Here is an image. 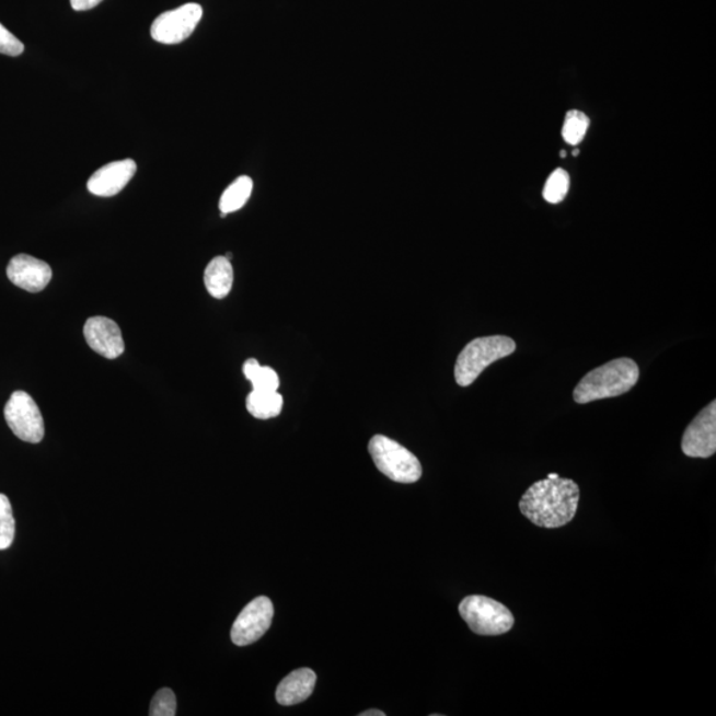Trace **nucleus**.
I'll use <instances>...</instances> for the list:
<instances>
[{
    "label": "nucleus",
    "instance_id": "obj_21",
    "mask_svg": "<svg viewBox=\"0 0 716 716\" xmlns=\"http://www.w3.org/2000/svg\"><path fill=\"white\" fill-rule=\"evenodd\" d=\"M177 714V700L171 689H161L150 703V716H174Z\"/></svg>",
    "mask_w": 716,
    "mask_h": 716
},
{
    "label": "nucleus",
    "instance_id": "obj_19",
    "mask_svg": "<svg viewBox=\"0 0 716 716\" xmlns=\"http://www.w3.org/2000/svg\"><path fill=\"white\" fill-rule=\"evenodd\" d=\"M569 185V174L564 169H556L546 181L543 192L544 199L550 204H561L568 194Z\"/></svg>",
    "mask_w": 716,
    "mask_h": 716
},
{
    "label": "nucleus",
    "instance_id": "obj_13",
    "mask_svg": "<svg viewBox=\"0 0 716 716\" xmlns=\"http://www.w3.org/2000/svg\"><path fill=\"white\" fill-rule=\"evenodd\" d=\"M316 674L311 669H298L282 680L276 690V701L281 706H293L304 702L316 686Z\"/></svg>",
    "mask_w": 716,
    "mask_h": 716
},
{
    "label": "nucleus",
    "instance_id": "obj_4",
    "mask_svg": "<svg viewBox=\"0 0 716 716\" xmlns=\"http://www.w3.org/2000/svg\"><path fill=\"white\" fill-rule=\"evenodd\" d=\"M369 452L376 467L382 474L399 483H416L423 476V466L412 451L385 436H374L369 442Z\"/></svg>",
    "mask_w": 716,
    "mask_h": 716
},
{
    "label": "nucleus",
    "instance_id": "obj_24",
    "mask_svg": "<svg viewBox=\"0 0 716 716\" xmlns=\"http://www.w3.org/2000/svg\"><path fill=\"white\" fill-rule=\"evenodd\" d=\"M360 716H385V713L380 712V709H368V712L361 713Z\"/></svg>",
    "mask_w": 716,
    "mask_h": 716
},
{
    "label": "nucleus",
    "instance_id": "obj_23",
    "mask_svg": "<svg viewBox=\"0 0 716 716\" xmlns=\"http://www.w3.org/2000/svg\"><path fill=\"white\" fill-rule=\"evenodd\" d=\"M102 2L103 0H71V5L74 11H88Z\"/></svg>",
    "mask_w": 716,
    "mask_h": 716
},
{
    "label": "nucleus",
    "instance_id": "obj_2",
    "mask_svg": "<svg viewBox=\"0 0 716 716\" xmlns=\"http://www.w3.org/2000/svg\"><path fill=\"white\" fill-rule=\"evenodd\" d=\"M639 379V369L632 358H617L596 368L582 377L574 392L577 404L619 397L634 388Z\"/></svg>",
    "mask_w": 716,
    "mask_h": 716
},
{
    "label": "nucleus",
    "instance_id": "obj_17",
    "mask_svg": "<svg viewBox=\"0 0 716 716\" xmlns=\"http://www.w3.org/2000/svg\"><path fill=\"white\" fill-rule=\"evenodd\" d=\"M243 373L253 384V391L278 392L280 381L278 373L273 368L261 367L255 358H249L243 366Z\"/></svg>",
    "mask_w": 716,
    "mask_h": 716
},
{
    "label": "nucleus",
    "instance_id": "obj_14",
    "mask_svg": "<svg viewBox=\"0 0 716 716\" xmlns=\"http://www.w3.org/2000/svg\"><path fill=\"white\" fill-rule=\"evenodd\" d=\"M234 282V269L226 256L213 257L205 269L207 292L216 299H224L231 292Z\"/></svg>",
    "mask_w": 716,
    "mask_h": 716
},
{
    "label": "nucleus",
    "instance_id": "obj_11",
    "mask_svg": "<svg viewBox=\"0 0 716 716\" xmlns=\"http://www.w3.org/2000/svg\"><path fill=\"white\" fill-rule=\"evenodd\" d=\"M86 344L109 360L122 356L125 350L123 333L113 320L104 316L88 319L84 325Z\"/></svg>",
    "mask_w": 716,
    "mask_h": 716
},
{
    "label": "nucleus",
    "instance_id": "obj_16",
    "mask_svg": "<svg viewBox=\"0 0 716 716\" xmlns=\"http://www.w3.org/2000/svg\"><path fill=\"white\" fill-rule=\"evenodd\" d=\"M247 411L257 419L278 417L282 409V397L278 392L253 391L246 401Z\"/></svg>",
    "mask_w": 716,
    "mask_h": 716
},
{
    "label": "nucleus",
    "instance_id": "obj_9",
    "mask_svg": "<svg viewBox=\"0 0 716 716\" xmlns=\"http://www.w3.org/2000/svg\"><path fill=\"white\" fill-rule=\"evenodd\" d=\"M682 451L690 458H709L716 451V402L705 407L688 426Z\"/></svg>",
    "mask_w": 716,
    "mask_h": 716
},
{
    "label": "nucleus",
    "instance_id": "obj_20",
    "mask_svg": "<svg viewBox=\"0 0 716 716\" xmlns=\"http://www.w3.org/2000/svg\"><path fill=\"white\" fill-rule=\"evenodd\" d=\"M15 538V519L8 496L0 494V551L10 548Z\"/></svg>",
    "mask_w": 716,
    "mask_h": 716
},
{
    "label": "nucleus",
    "instance_id": "obj_6",
    "mask_svg": "<svg viewBox=\"0 0 716 716\" xmlns=\"http://www.w3.org/2000/svg\"><path fill=\"white\" fill-rule=\"evenodd\" d=\"M5 423L14 435L28 443H39L44 438V419L36 402L26 392L11 394L4 407Z\"/></svg>",
    "mask_w": 716,
    "mask_h": 716
},
{
    "label": "nucleus",
    "instance_id": "obj_26",
    "mask_svg": "<svg viewBox=\"0 0 716 716\" xmlns=\"http://www.w3.org/2000/svg\"><path fill=\"white\" fill-rule=\"evenodd\" d=\"M574 155H575V157L579 155V149H576V150H575Z\"/></svg>",
    "mask_w": 716,
    "mask_h": 716
},
{
    "label": "nucleus",
    "instance_id": "obj_3",
    "mask_svg": "<svg viewBox=\"0 0 716 716\" xmlns=\"http://www.w3.org/2000/svg\"><path fill=\"white\" fill-rule=\"evenodd\" d=\"M517 344L511 337L488 336L475 338L463 348L457 358L455 380L461 386L474 384L493 362L513 354Z\"/></svg>",
    "mask_w": 716,
    "mask_h": 716
},
{
    "label": "nucleus",
    "instance_id": "obj_12",
    "mask_svg": "<svg viewBox=\"0 0 716 716\" xmlns=\"http://www.w3.org/2000/svg\"><path fill=\"white\" fill-rule=\"evenodd\" d=\"M137 165L134 160L111 162L91 175L86 187L93 196L115 197L135 177Z\"/></svg>",
    "mask_w": 716,
    "mask_h": 716
},
{
    "label": "nucleus",
    "instance_id": "obj_1",
    "mask_svg": "<svg viewBox=\"0 0 716 716\" xmlns=\"http://www.w3.org/2000/svg\"><path fill=\"white\" fill-rule=\"evenodd\" d=\"M580 487L565 477H546L533 483L519 501L520 512L542 529H562L576 517Z\"/></svg>",
    "mask_w": 716,
    "mask_h": 716
},
{
    "label": "nucleus",
    "instance_id": "obj_7",
    "mask_svg": "<svg viewBox=\"0 0 716 716\" xmlns=\"http://www.w3.org/2000/svg\"><path fill=\"white\" fill-rule=\"evenodd\" d=\"M204 10L197 3H187L181 8L163 12L152 24L150 34L162 44H180L196 31Z\"/></svg>",
    "mask_w": 716,
    "mask_h": 716
},
{
    "label": "nucleus",
    "instance_id": "obj_18",
    "mask_svg": "<svg viewBox=\"0 0 716 716\" xmlns=\"http://www.w3.org/2000/svg\"><path fill=\"white\" fill-rule=\"evenodd\" d=\"M589 117L580 111H569L563 127L564 140L569 146H577L584 140L589 128Z\"/></svg>",
    "mask_w": 716,
    "mask_h": 716
},
{
    "label": "nucleus",
    "instance_id": "obj_25",
    "mask_svg": "<svg viewBox=\"0 0 716 716\" xmlns=\"http://www.w3.org/2000/svg\"><path fill=\"white\" fill-rule=\"evenodd\" d=\"M561 157H562V159H565V157H567V153H565V150H562Z\"/></svg>",
    "mask_w": 716,
    "mask_h": 716
},
{
    "label": "nucleus",
    "instance_id": "obj_8",
    "mask_svg": "<svg viewBox=\"0 0 716 716\" xmlns=\"http://www.w3.org/2000/svg\"><path fill=\"white\" fill-rule=\"evenodd\" d=\"M274 604L268 597L261 596L239 613L231 630V639L236 646H247L265 636L274 619Z\"/></svg>",
    "mask_w": 716,
    "mask_h": 716
},
{
    "label": "nucleus",
    "instance_id": "obj_5",
    "mask_svg": "<svg viewBox=\"0 0 716 716\" xmlns=\"http://www.w3.org/2000/svg\"><path fill=\"white\" fill-rule=\"evenodd\" d=\"M461 617L480 636H501L512 630L510 609L486 596H469L460 604Z\"/></svg>",
    "mask_w": 716,
    "mask_h": 716
},
{
    "label": "nucleus",
    "instance_id": "obj_15",
    "mask_svg": "<svg viewBox=\"0 0 716 716\" xmlns=\"http://www.w3.org/2000/svg\"><path fill=\"white\" fill-rule=\"evenodd\" d=\"M254 182L247 175L236 178L232 184L226 188L219 200V209L222 211V217L228 216L230 212L241 210L253 193Z\"/></svg>",
    "mask_w": 716,
    "mask_h": 716
},
{
    "label": "nucleus",
    "instance_id": "obj_22",
    "mask_svg": "<svg viewBox=\"0 0 716 716\" xmlns=\"http://www.w3.org/2000/svg\"><path fill=\"white\" fill-rule=\"evenodd\" d=\"M24 51V44L0 23V54L19 56Z\"/></svg>",
    "mask_w": 716,
    "mask_h": 716
},
{
    "label": "nucleus",
    "instance_id": "obj_10",
    "mask_svg": "<svg viewBox=\"0 0 716 716\" xmlns=\"http://www.w3.org/2000/svg\"><path fill=\"white\" fill-rule=\"evenodd\" d=\"M8 276L12 285L24 291L37 293L42 292L51 281L53 269L46 262L21 254L10 261Z\"/></svg>",
    "mask_w": 716,
    "mask_h": 716
}]
</instances>
